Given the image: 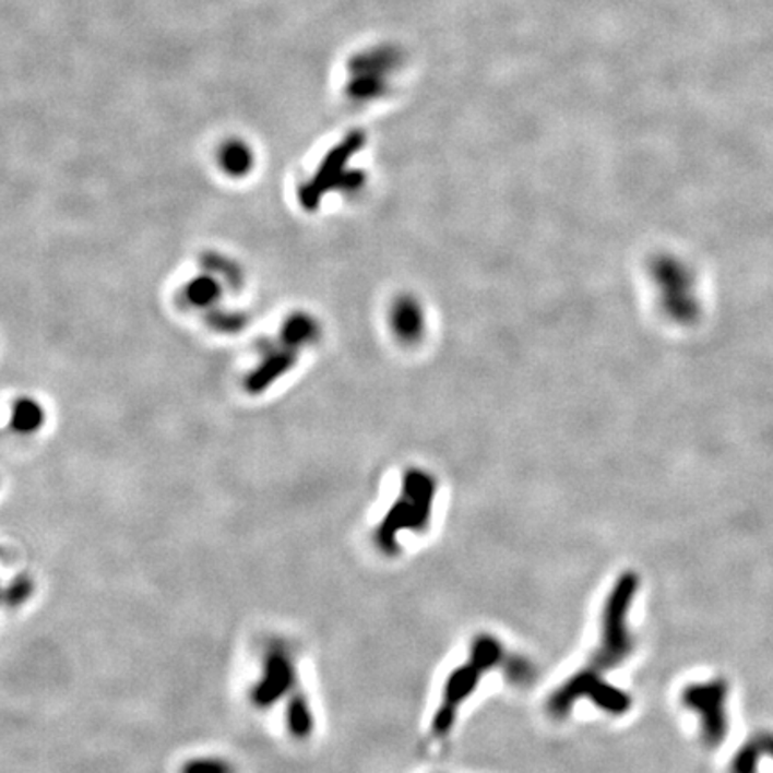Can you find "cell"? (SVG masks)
Returning a JSON list of instances; mask_svg holds the SVG:
<instances>
[{"mask_svg": "<svg viewBox=\"0 0 773 773\" xmlns=\"http://www.w3.org/2000/svg\"><path fill=\"white\" fill-rule=\"evenodd\" d=\"M638 590L640 576L634 571H625L616 580L602 613L600 643L591 654L590 663L551 693L546 704L551 718H566L582 699H590L605 713L625 714L629 711L632 705L629 694L609 685L604 675L623 665L634 652V635L627 625V615L634 604Z\"/></svg>", "mask_w": 773, "mask_h": 773, "instance_id": "obj_1", "label": "cell"}, {"mask_svg": "<svg viewBox=\"0 0 773 773\" xmlns=\"http://www.w3.org/2000/svg\"><path fill=\"white\" fill-rule=\"evenodd\" d=\"M509 659L511 657H507L500 641L495 640L492 635L476 638L469 661L461 668L453 669L448 677L442 691L441 705L437 709L436 718L431 724V734L437 738H444L455 724L456 711L469 699L476 686L480 685V679L486 671H491Z\"/></svg>", "mask_w": 773, "mask_h": 773, "instance_id": "obj_2", "label": "cell"}, {"mask_svg": "<svg viewBox=\"0 0 773 773\" xmlns=\"http://www.w3.org/2000/svg\"><path fill=\"white\" fill-rule=\"evenodd\" d=\"M431 500H433V484L430 478L421 473L408 476L405 491L378 528V546L385 551L394 550L397 532L405 528H411L412 532L427 528Z\"/></svg>", "mask_w": 773, "mask_h": 773, "instance_id": "obj_3", "label": "cell"}, {"mask_svg": "<svg viewBox=\"0 0 773 773\" xmlns=\"http://www.w3.org/2000/svg\"><path fill=\"white\" fill-rule=\"evenodd\" d=\"M729 694V685L724 679H713L700 685H691L682 691V705L697 713L700 720V736L707 749H718L727 729L725 700Z\"/></svg>", "mask_w": 773, "mask_h": 773, "instance_id": "obj_4", "label": "cell"}, {"mask_svg": "<svg viewBox=\"0 0 773 773\" xmlns=\"http://www.w3.org/2000/svg\"><path fill=\"white\" fill-rule=\"evenodd\" d=\"M652 273L657 287L663 288V301L668 312L674 313L671 318L685 319V321L693 318L697 313L694 285L685 265L665 257L654 263Z\"/></svg>", "mask_w": 773, "mask_h": 773, "instance_id": "obj_5", "label": "cell"}, {"mask_svg": "<svg viewBox=\"0 0 773 773\" xmlns=\"http://www.w3.org/2000/svg\"><path fill=\"white\" fill-rule=\"evenodd\" d=\"M296 685V668L290 655L283 649L271 650L263 666V677L253 688L251 700L257 707L276 704Z\"/></svg>", "mask_w": 773, "mask_h": 773, "instance_id": "obj_6", "label": "cell"}, {"mask_svg": "<svg viewBox=\"0 0 773 773\" xmlns=\"http://www.w3.org/2000/svg\"><path fill=\"white\" fill-rule=\"evenodd\" d=\"M392 63H394V58H392L389 52H371V55L362 56L360 61H358L357 67L353 69V74H355V81L352 83L353 92L357 95L358 99H364V97H374V95L380 94L383 90V78L389 74V70L392 69Z\"/></svg>", "mask_w": 773, "mask_h": 773, "instance_id": "obj_7", "label": "cell"}, {"mask_svg": "<svg viewBox=\"0 0 773 773\" xmlns=\"http://www.w3.org/2000/svg\"><path fill=\"white\" fill-rule=\"evenodd\" d=\"M392 330L403 343H414L425 332V316L412 298L397 299L391 312Z\"/></svg>", "mask_w": 773, "mask_h": 773, "instance_id": "obj_8", "label": "cell"}, {"mask_svg": "<svg viewBox=\"0 0 773 773\" xmlns=\"http://www.w3.org/2000/svg\"><path fill=\"white\" fill-rule=\"evenodd\" d=\"M294 362H296V355L293 352L274 353V355L263 360L262 366L249 374L248 380H246V389L251 394H260L271 383L283 377L294 366Z\"/></svg>", "mask_w": 773, "mask_h": 773, "instance_id": "obj_9", "label": "cell"}, {"mask_svg": "<svg viewBox=\"0 0 773 773\" xmlns=\"http://www.w3.org/2000/svg\"><path fill=\"white\" fill-rule=\"evenodd\" d=\"M764 753L773 758V734L759 733L734 756L730 773H758L759 763Z\"/></svg>", "mask_w": 773, "mask_h": 773, "instance_id": "obj_10", "label": "cell"}, {"mask_svg": "<svg viewBox=\"0 0 773 773\" xmlns=\"http://www.w3.org/2000/svg\"><path fill=\"white\" fill-rule=\"evenodd\" d=\"M11 428L19 433H35L45 423V411L33 397L16 400L11 408Z\"/></svg>", "mask_w": 773, "mask_h": 773, "instance_id": "obj_11", "label": "cell"}, {"mask_svg": "<svg viewBox=\"0 0 773 773\" xmlns=\"http://www.w3.org/2000/svg\"><path fill=\"white\" fill-rule=\"evenodd\" d=\"M287 724L288 730H290L294 738L305 739L312 734V711L308 707L305 694H294L293 699H290L287 711Z\"/></svg>", "mask_w": 773, "mask_h": 773, "instance_id": "obj_12", "label": "cell"}, {"mask_svg": "<svg viewBox=\"0 0 773 773\" xmlns=\"http://www.w3.org/2000/svg\"><path fill=\"white\" fill-rule=\"evenodd\" d=\"M221 164L229 176L240 178L253 167V154L242 142H229L221 151Z\"/></svg>", "mask_w": 773, "mask_h": 773, "instance_id": "obj_13", "label": "cell"}, {"mask_svg": "<svg viewBox=\"0 0 773 773\" xmlns=\"http://www.w3.org/2000/svg\"><path fill=\"white\" fill-rule=\"evenodd\" d=\"M218 298H221V285L214 276H199L185 287V299L192 307H210Z\"/></svg>", "mask_w": 773, "mask_h": 773, "instance_id": "obj_14", "label": "cell"}, {"mask_svg": "<svg viewBox=\"0 0 773 773\" xmlns=\"http://www.w3.org/2000/svg\"><path fill=\"white\" fill-rule=\"evenodd\" d=\"M318 326L307 313H296L283 324L282 337L288 346H301L316 337Z\"/></svg>", "mask_w": 773, "mask_h": 773, "instance_id": "obj_15", "label": "cell"}, {"mask_svg": "<svg viewBox=\"0 0 773 773\" xmlns=\"http://www.w3.org/2000/svg\"><path fill=\"white\" fill-rule=\"evenodd\" d=\"M204 267L209 269L210 273L221 274L224 280H228L234 287H238L242 282L240 271L234 262H229L228 258L218 257V254H204Z\"/></svg>", "mask_w": 773, "mask_h": 773, "instance_id": "obj_16", "label": "cell"}, {"mask_svg": "<svg viewBox=\"0 0 773 773\" xmlns=\"http://www.w3.org/2000/svg\"><path fill=\"white\" fill-rule=\"evenodd\" d=\"M181 773H237L234 764L224 761V759L203 758L193 759L189 763L183 764Z\"/></svg>", "mask_w": 773, "mask_h": 773, "instance_id": "obj_17", "label": "cell"}, {"mask_svg": "<svg viewBox=\"0 0 773 773\" xmlns=\"http://www.w3.org/2000/svg\"><path fill=\"white\" fill-rule=\"evenodd\" d=\"M210 324L224 333H237L246 326V318L242 313L215 312L210 313Z\"/></svg>", "mask_w": 773, "mask_h": 773, "instance_id": "obj_18", "label": "cell"}, {"mask_svg": "<svg viewBox=\"0 0 773 773\" xmlns=\"http://www.w3.org/2000/svg\"><path fill=\"white\" fill-rule=\"evenodd\" d=\"M31 593H33V582L27 576H21L11 584L10 590L5 591L4 598L10 605H21L29 598Z\"/></svg>", "mask_w": 773, "mask_h": 773, "instance_id": "obj_19", "label": "cell"}]
</instances>
